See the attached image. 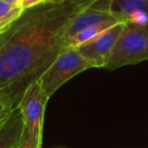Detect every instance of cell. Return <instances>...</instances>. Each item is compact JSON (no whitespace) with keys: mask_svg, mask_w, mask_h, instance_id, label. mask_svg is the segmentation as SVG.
Masks as SVG:
<instances>
[{"mask_svg":"<svg viewBox=\"0 0 148 148\" xmlns=\"http://www.w3.org/2000/svg\"><path fill=\"white\" fill-rule=\"evenodd\" d=\"M110 9L120 22H148V0H112Z\"/></svg>","mask_w":148,"mask_h":148,"instance_id":"6","label":"cell"},{"mask_svg":"<svg viewBox=\"0 0 148 148\" xmlns=\"http://www.w3.org/2000/svg\"><path fill=\"white\" fill-rule=\"evenodd\" d=\"M125 22H118L77 49L94 68H105L119 37L125 29Z\"/></svg>","mask_w":148,"mask_h":148,"instance_id":"5","label":"cell"},{"mask_svg":"<svg viewBox=\"0 0 148 148\" xmlns=\"http://www.w3.org/2000/svg\"><path fill=\"white\" fill-rule=\"evenodd\" d=\"M82 10L68 0H49L23 9L0 30V91L14 109L28 87L66 49L64 33Z\"/></svg>","mask_w":148,"mask_h":148,"instance_id":"1","label":"cell"},{"mask_svg":"<svg viewBox=\"0 0 148 148\" xmlns=\"http://www.w3.org/2000/svg\"><path fill=\"white\" fill-rule=\"evenodd\" d=\"M17 148H41V142L36 140V139L24 128L23 133H22L21 140H20V143Z\"/></svg>","mask_w":148,"mask_h":148,"instance_id":"10","label":"cell"},{"mask_svg":"<svg viewBox=\"0 0 148 148\" xmlns=\"http://www.w3.org/2000/svg\"><path fill=\"white\" fill-rule=\"evenodd\" d=\"M49 99L39 82L36 81L28 87L18 106L22 114L25 130L41 143L43 119Z\"/></svg>","mask_w":148,"mask_h":148,"instance_id":"4","label":"cell"},{"mask_svg":"<svg viewBox=\"0 0 148 148\" xmlns=\"http://www.w3.org/2000/svg\"><path fill=\"white\" fill-rule=\"evenodd\" d=\"M0 1L6 2V3L11 4V5H14V6H21L22 0H0Z\"/></svg>","mask_w":148,"mask_h":148,"instance_id":"13","label":"cell"},{"mask_svg":"<svg viewBox=\"0 0 148 148\" xmlns=\"http://www.w3.org/2000/svg\"><path fill=\"white\" fill-rule=\"evenodd\" d=\"M13 110L14 107L12 105L11 101L8 99V97L3 92L0 91V124L7 119V117Z\"/></svg>","mask_w":148,"mask_h":148,"instance_id":"9","label":"cell"},{"mask_svg":"<svg viewBox=\"0 0 148 148\" xmlns=\"http://www.w3.org/2000/svg\"><path fill=\"white\" fill-rule=\"evenodd\" d=\"M23 130V118L17 107L0 124V148H17Z\"/></svg>","mask_w":148,"mask_h":148,"instance_id":"7","label":"cell"},{"mask_svg":"<svg viewBox=\"0 0 148 148\" xmlns=\"http://www.w3.org/2000/svg\"><path fill=\"white\" fill-rule=\"evenodd\" d=\"M47 1H49V0H22L21 7L22 9H26V8L32 7V6L43 3V2H47Z\"/></svg>","mask_w":148,"mask_h":148,"instance_id":"12","label":"cell"},{"mask_svg":"<svg viewBox=\"0 0 148 148\" xmlns=\"http://www.w3.org/2000/svg\"><path fill=\"white\" fill-rule=\"evenodd\" d=\"M144 60H148V22H126L105 69L113 71Z\"/></svg>","mask_w":148,"mask_h":148,"instance_id":"2","label":"cell"},{"mask_svg":"<svg viewBox=\"0 0 148 148\" xmlns=\"http://www.w3.org/2000/svg\"><path fill=\"white\" fill-rule=\"evenodd\" d=\"M23 11L21 6H14L0 1V30L9 25Z\"/></svg>","mask_w":148,"mask_h":148,"instance_id":"8","label":"cell"},{"mask_svg":"<svg viewBox=\"0 0 148 148\" xmlns=\"http://www.w3.org/2000/svg\"><path fill=\"white\" fill-rule=\"evenodd\" d=\"M94 68L77 49L69 47L56 59L38 80L47 97L51 98L64 84L77 75Z\"/></svg>","mask_w":148,"mask_h":148,"instance_id":"3","label":"cell"},{"mask_svg":"<svg viewBox=\"0 0 148 148\" xmlns=\"http://www.w3.org/2000/svg\"><path fill=\"white\" fill-rule=\"evenodd\" d=\"M70 3H72L74 6L78 8H81V9H85V8L91 6L92 4L96 3L99 0H68Z\"/></svg>","mask_w":148,"mask_h":148,"instance_id":"11","label":"cell"}]
</instances>
